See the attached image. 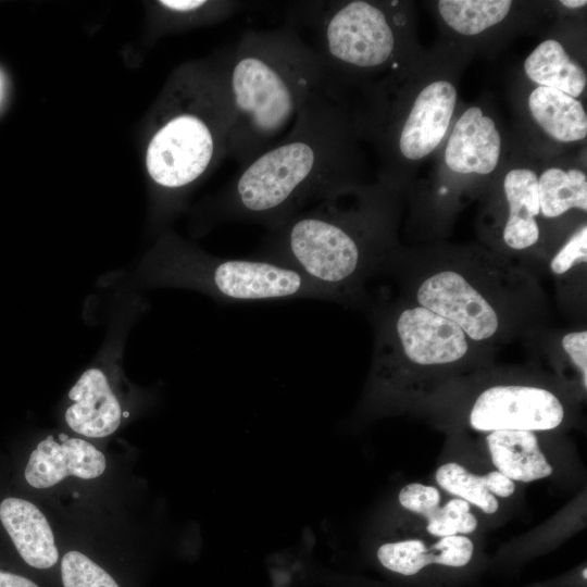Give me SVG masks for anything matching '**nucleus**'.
Wrapping results in <instances>:
<instances>
[{"mask_svg": "<svg viewBox=\"0 0 587 587\" xmlns=\"http://www.w3.org/2000/svg\"><path fill=\"white\" fill-rule=\"evenodd\" d=\"M347 137L332 84L303 108L283 139L240 166L217 198V215L272 232L341 190Z\"/></svg>", "mask_w": 587, "mask_h": 587, "instance_id": "nucleus-1", "label": "nucleus"}, {"mask_svg": "<svg viewBox=\"0 0 587 587\" xmlns=\"http://www.w3.org/2000/svg\"><path fill=\"white\" fill-rule=\"evenodd\" d=\"M217 70L230 112L228 154L240 166L283 139L303 108L333 84L288 23L245 32Z\"/></svg>", "mask_w": 587, "mask_h": 587, "instance_id": "nucleus-2", "label": "nucleus"}, {"mask_svg": "<svg viewBox=\"0 0 587 587\" xmlns=\"http://www.w3.org/2000/svg\"><path fill=\"white\" fill-rule=\"evenodd\" d=\"M286 23L315 51L328 76L340 66L367 70L384 65L396 47L387 13L369 1L295 2Z\"/></svg>", "mask_w": 587, "mask_h": 587, "instance_id": "nucleus-3", "label": "nucleus"}, {"mask_svg": "<svg viewBox=\"0 0 587 587\" xmlns=\"http://www.w3.org/2000/svg\"><path fill=\"white\" fill-rule=\"evenodd\" d=\"M230 127L225 89L202 113L186 110L170 116L148 145L150 177L168 190L192 185L228 154Z\"/></svg>", "mask_w": 587, "mask_h": 587, "instance_id": "nucleus-4", "label": "nucleus"}, {"mask_svg": "<svg viewBox=\"0 0 587 587\" xmlns=\"http://www.w3.org/2000/svg\"><path fill=\"white\" fill-rule=\"evenodd\" d=\"M564 417L560 400L549 390L530 386H495L483 391L471 413V426L480 432L550 430Z\"/></svg>", "mask_w": 587, "mask_h": 587, "instance_id": "nucleus-5", "label": "nucleus"}, {"mask_svg": "<svg viewBox=\"0 0 587 587\" xmlns=\"http://www.w3.org/2000/svg\"><path fill=\"white\" fill-rule=\"evenodd\" d=\"M416 298L421 307L453 322L473 340L490 338L498 329L495 309L457 272L442 271L426 278Z\"/></svg>", "mask_w": 587, "mask_h": 587, "instance_id": "nucleus-6", "label": "nucleus"}, {"mask_svg": "<svg viewBox=\"0 0 587 587\" xmlns=\"http://www.w3.org/2000/svg\"><path fill=\"white\" fill-rule=\"evenodd\" d=\"M392 328L399 349L415 364L452 363L469 350L466 335L457 324L421 305L400 312Z\"/></svg>", "mask_w": 587, "mask_h": 587, "instance_id": "nucleus-7", "label": "nucleus"}, {"mask_svg": "<svg viewBox=\"0 0 587 587\" xmlns=\"http://www.w3.org/2000/svg\"><path fill=\"white\" fill-rule=\"evenodd\" d=\"M455 101V88L447 80L433 82L419 93L398 139L399 151L405 159H422L440 143Z\"/></svg>", "mask_w": 587, "mask_h": 587, "instance_id": "nucleus-8", "label": "nucleus"}, {"mask_svg": "<svg viewBox=\"0 0 587 587\" xmlns=\"http://www.w3.org/2000/svg\"><path fill=\"white\" fill-rule=\"evenodd\" d=\"M57 442L52 435L32 451L24 476L35 488H48L67 476L96 478L105 470V458L91 444L79 438Z\"/></svg>", "mask_w": 587, "mask_h": 587, "instance_id": "nucleus-9", "label": "nucleus"}, {"mask_svg": "<svg viewBox=\"0 0 587 587\" xmlns=\"http://www.w3.org/2000/svg\"><path fill=\"white\" fill-rule=\"evenodd\" d=\"M501 137L495 122L478 107L457 121L445 150L450 170L461 174H489L499 161Z\"/></svg>", "mask_w": 587, "mask_h": 587, "instance_id": "nucleus-10", "label": "nucleus"}, {"mask_svg": "<svg viewBox=\"0 0 587 587\" xmlns=\"http://www.w3.org/2000/svg\"><path fill=\"white\" fill-rule=\"evenodd\" d=\"M68 398L73 404L65 412V421L74 432L100 438L117 429L122 417L121 405L101 370L84 372L71 388Z\"/></svg>", "mask_w": 587, "mask_h": 587, "instance_id": "nucleus-11", "label": "nucleus"}, {"mask_svg": "<svg viewBox=\"0 0 587 587\" xmlns=\"http://www.w3.org/2000/svg\"><path fill=\"white\" fill-rule=\"evenodd\" d=\"M0 521L25 564L47 571L58 563L59 551L52 529L34 503L21 498H5L0 503Z\"/></svg>", "mask_w": 587, "mask_h": 587, "instance_id": "nucleus-12", "label": "nucleus"}, {"mask_svg": "<svg viewBox=\"0 0 587 587\" xmlns=\"http://www.w3.org/2000/svg\"><path fill=\"white\" fill-rule=\"evenodd\" d=\"M474 546L463 535L441 537L432 546L420 539L386 542L378 547L376 557L386 570L410 576L429 564L451 567L466 565L473 555Z\"/></svg>", "mask_w": 587, "mask_h": 587, "instance_id": "nucleus-13", "label": "nucleus"}, {"mask_svg": "<svg viewBox=\"0 0 587 587\" xmlns=\"http://www.w3.org/2000/svg\"><path fill=\"white\" fill-rule=\"evenodd\" d=\"M486 441L497 471L513 482L529 483L552 474L534 432L495 430Z\"/></svg>", "mask_w": 587, "mask_h": 587, "instance_id": "nucleus-14", "label": "nucleus"}, {"mask_svg": "<svg viewBox=\"0 0 587 587\" xmlns=\"http://www.w3.org/2000/svg\"><path fill=\"white\" fill-rule=\"evenodd\" d=\"M503 188L510 209L503 240L512 249H526L539 238L535 220L540 213L538 177L532 170H512L504 177Z\"/></svg>", "mask_w": 587, "mask_h": 587, "instance_id": "nucleus-15", "label": "nucleus"}, {"mask_svg": "<svg viewBox=\"0 0 587 587\" xmlns=\"http://www.w3.org/2000/svg\"><path fill=\"white\" fill-rule=\"evenodd\" d=\"M528 107L539 126L555 140L571 142L586 137L587 115L575 98L539 86L530 92Z\"/></svg>", "mask_w": 587, "mask_h": 587, "instance_id": "nucleus-16", "label": "nucleus"}, {"mask_svg": "<svg viewBox=\"0 0 587 587\" xmlns=\"http://www.w3.org/2000/svg\"><path fill=\"white\" fill-rule=\"evenodd\" d=\"M435 478L442 489L478 507L488 514L498 511L499 504L496 496L510 497L515 490L514 482L498 471L478 476L455 462H448L439 466Z\"/></svg>", "mask_w": 587, "mask_h": 587, "instance_id": "nucleus-17", "label": "nucleus"}, {"mask_svg": "<svg viewBox=\"0 0 587 587\" xmlns=\"http://www.w3.org/2000/svg\"><path fill=\"white\" fill-rule=\"evenodd\" d=\"M524 70L533 82L575 99L583 93L587 83L584 68L553 39L545 40L534 49L524 62Z\"/></svg>", "mask_w": 587, "mask_h": 587, "instance_id": "nucleus-18", "label": "nucleus"}, {"mask_svg": "<svg viewBox=\"0 0 587 587\" xmlns=\"http://www.w3.org/2000/svg\"><path fill=\"white\" fill-rule=\"evenodd\" d=\"M540 212L546 217H557L577 208L587 211V177L577 168L546 170L538 178Z\"/></svg>", "mask_w": 587, "mask_h": 587, "instance_id": "nucleus-19", "label": "nucleus"}, {"mask_svg": "<svg viewBox=\"0 0 587 587\" xmlns=\"http://www.w3.org/2000/svg\"><path fill=\"white\" fill-rule=\"evenodd\" d=\"M512 5L510 0H440L444 21L462 35H476L501 22Z\"/></svg>", "mask_w": 587, "mask_h": 587, "instance_id": "nucleus-20", "label": "nucleus"}, {"mask_svg": "<svg viewBox=\"0 0 587 587\" xmlns=\"http://www.w3.org/2000/svg\"><path fill=\"white\" fill-rule=\"evenodd\" d=\"M423 516L428 522L426 530L437 537L470 534L477 527L470 503L460 498L448 501L444 507L434 504Z\"/></svg>", "mask_w": 587, "mask_h": 587, "instance_id": "nucleus-21", "label": "nucleus"}, {"mask_svg": "<svg viewBox=\"0 0 587 587\" xmlns=\"http://www.w3.org/2000/svg\"><path fill=\"white\" fill-rule=\"evenodd\" d=\"M60 575L63 587H121L111 573L76 550L62 557Z\"/></svg>", "mask_w": 587, "mask_h": 587, "instance_id": "nucleus-22", "label": "nucleus"}, {"mask_svg": "<svg viewBox=\"0 0 587 587\" xmlns=\"http://www.w3.org/2000/svg\"><path fill=\"white\" fill-rule=\"evenodd\" d=\"M587 260V227L584 225L554 255L550 267L557 275L564 274L577 262Z\"/></svg>", "mask_w": 587, "mask_h": 587, "instance_id": "nucleus-23", "label": "nucleus"}, {"mask_svg": "<svg viewBox=\"0 0 587 587\" xmlns=\"http://www.w3.org/2000/svg\"><path fill=\"white\" fill-rule=\"evenodd\" d=\"M398 499L404 509L423 515L430 507L440 502V494L433 486L413 483L400 490Z\"/></svg>", "mask_w": 587, "mask_h": 587, "instance_id": "nucleus-24", "label": "nucleus"}, {"mask_svg": "<svg viewBox=\"0 0 587 587\" xmlns=\"http://www.w3.org/2000/svg\"><path fill=\"white\" fill-rule=\"evenodd\" d=\"M562 347L580 371L584 387H587V332H573L562 339Z\"/></svg>", "mask_w": 587, "mask_h": 587, "instance_id": "nucleus-25", "label": "nucleus"}, {"mask_svg": "<svg viewBox=\"0 0 587 587\" xmlns=\"http://www.w3.org/2000/svg\"><path fill=\"white\" fill-rule=\"evenodd\" d=\"M0 587H40L33 579L14 572L0 569Z\"/></svg>", "mask_w": 587, "mask_h": 587, "instance_id": "nucleus-26", "label": "nucleus"}, {"mask_svg": "<svg viewBox=\"0 0 587 587\" xmlns=\"http://www.w3.org/2000/svg\"><path fill=\"white\" fill-rule=\"evenodd\" d=\"M561 3L564 7L575 9V8L585 7L587 4V1H585V0H562Z\"/></svg>", "mask_w": 587, "mask_h": 587, "instance_id": "nucleus-27", "label": "nucleus"}, {"mask_svg": "<svg viewBox=\"0 0 587 587\" xmlns=\"http://www.w3.org/2000/svg\"><path fill=\"white\" fill-rule=\"evenodd\" d=\"M68 438H70V437H68L67 435H65V434H60V435H59V440H60V441H65V440H67Z\"/></svg>", "mask_w": 587, "mask_h": 587, "instance_id": "nucleus-28", "label": "nucleus"}, {"mask_svg": "<svg viewBox=\"0 0 587 587\" xmlns=\"http://www.w3.org/2000/svg\"><path fill=\"white\" fill-rule=\"evenodd\" d=\"M586 573H587V570H586V569H584V570H583V576H584V579H586V578H587V574H586Z\"/></svg>", "mask_w": 587, "mask_h": 587, "instance_id": "nucleus-29", "label": "nucleus"}, {"mask_svg": "<svg viewBox=\"0 0 587 587\" xmlns=\"http://www.w3.org/2000/svg\"><path fill=\"white\" fill-rule=\"evenodd\" d=\"M75 498H78V492H75Z\"/></svg>", "mask_w": 587, "mask_h": 587, "instance_id": "nucleus-30", "label": "nucleus"}]
</instances>
